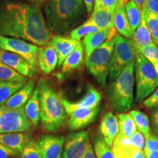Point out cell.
Returning <instances> with one entry per match:
<instances>
[{
	"mask_svg": "<svg viewBox=\"0 0 158 158\" xmlns=\"http://www.w3.org/2000/svg\"><path fill=\"white\" fill-rule=\"evenodd\" d=\"M135 100L141 102L148 98L158 87V74L155 68L141 53L136 52Z\"/></svg>",
	"mask_w": 158,
	"mask_h": 158,
	"instance_id": "cell-6",
	"label": "cell"
},
{
	"mask_svg": "<svg viewBox=\"0 0 158 158\" xmlns=\"http://www.w3.org/2000/svg\"><path fill=\"white\" fill-rule=\"evenodd\" d=\"M0 61L9 68L16 71L23 76L31 78L37 73V70L24 59L14 53L0 48Z\"/></svg>",
	"mask_w": 158,
	"mask_h": 158,
	"instance_id": "cell-13",
	"label": "cell"
},
{
	"mask_svg": "<svg viewBox=\"0 0 158 158\" xmlns=\"http://www.w3.org/2000/svg\"><path fill=\"white\" fill-rule=\"evenodd\" d=\"M0 48L19 55L37 70V56L40 48L22 39L0 35Z\"/></svg>",
	"mask_w": 158,
	"mask_h": 158,
	"instance_id": "cell-9",
	"label": "cell"
},
{
	"mask_svg": "<svg viewBox=\"0 0 158 158\" xmlns=\"http://www.w3.org/2000/svg\"><path fill=\"white\" fill-rule=\"evenodd\" d=\"M144 155L145 158H158V152H147Z\"/></svg>",
	"mask_w": 158,
	"mask_h": 158,
	"instance_id": "cell-46",
	"label": "cell"
},
{
	"mask_svg": "<svg viewBox=\"0 0 158 158\" xmlns=\"http://www.w3.org/2000/svg\"><path fill=\"white\" fill-rule=\"evenodd\" d=\"M135 60L130 62L114 80L109 81L106 88L108 101L116 113L127 111L133 106Z\"/></svg>",
	"mask_w": 158,
	"mask_h": 158,
	"instance_id": "cell-4",
	"label": "cell"
},
{
	"mask_svg": "<svg viewBox=\"0 0 158 158\" xmlns=\"http://www.w3.org/2000/svg\"><path fill=\"white\" fill-rule=\"evenodd\" d=\"M116 35V30L114 27L106 29H100L97 32L86 35L82 42L85 51V58H87L94 50L103 44L106 41L114 38Z\"/></svg>",
	"mask_w": 158,
	"mask_h": 158,
	"instance_id": "cell-15",
	"label": "cell"
},
{
	"mask_svg": "<svg viewBox=\"0 0 158 158\" xmlns=\"http://www.w3.org/2000/svg\"><path fill=\"white\" fill-rule=\"evenodd\" d=\"M130 116L135 122L138 131H139L144 138H147L151 135L149 117L141 110L135 109L130 110Z\"/></svg>",
	"mask_w": 158,
	"mask_h": 158,
	"instance_id": "cell-28",
	"label": "cell"
},
{
	"mask_svg": "<svg viewBox=\"0 0 158 158\" xmlns=\"http://www.w3.org/2000/svg\"><path fill=\"white\" fill-rule=\"evenodd\" d=\"M132 40L135 45L136 51H139L140 49L144 48L154 43L152 37L147 23L145 22L143 15L141 13V21L138 28L134 31Z\"/></svg>",
	"mask_w": 158,
	"mask_h": 158,
	"instance_id": "cell-22",
	"label": "cell"
},
{
	"mask_svg": "<svg viewBox=\"0 0 158 158\" xmlns=\"http://www.w3.org/2000/svg\"><path fill=\"white\" fill-rule=\"evenodd\" d=\"M143 104L144 107L147 108L158 107V87L148 98L144 100Z\"/></svg>",
	"mask_w": 158,
	"mask_h": 158,
	"instance_id": "cell-40",
	"label": "cell"
},
{
	"mask_svg": "<svg viewBox=\"0 0 158 158\" xmlns=\"http://www.w3.org/2000/svg\"><path fill=\"white\" fill-rule=\"evenodd\" d=\"M114 158H145L143 150L132 146L124 145L114 140L112 145Z\"/></svg>",
	"mask_w": 158,
	"mask_h": 158,
	"instance_id": "cell-26",
	"label": "cell"
},
{
	"mask_svg": "<svg viewBox=\"0 0 158 158\" xmlns=\"http://www.w3.org/2000/svg\"><path fill=\"white\" fill-rule=\"evenodd\" d=\"M114 38L115 45L108 76L109 81L114 80L130 62L135 60L137 52L131 39L126 38L120 35H116Z\"/></svg>",
	"mask_w": 158,
	"mask_h": 158,
	"instance_id": "cell-7",
	"label": "cell"
},
{
	"mask_svg": "<svg viewBox=\"0 0 158 158\" xmlns=\"http://www.w3.org/2000/svg\"><path fill=\"white\" fill-rule=\"evenodd\" d=\"M20 152L0 143V158H10L19 155Z\"/></svg>",
	"mask_w": 158,
	"mask_h": 158,
	"instance_id": "cell-41",
	"label": "cell"
},
{
	"mask_svg": "<svg viewBox=\"0 0 158 158\" xmlns=\"http://www.w3.org/2000/svg\"><path fill=\"white\" fill-rule=\"evenodd\" d=\"M27 77L19 73L0 61V81L27 82Z\"/></svg>",
	"mask_w": 158,
	"mask_h": 158,
	"instance_id": "cell-33",
	"label": "cell"
},
{
	"mask_svg": "<svg viewBox=\"0 0 158 158\" xmlns=\"http://www.w3.org/2000/svg\"><path fill=\"white\" fill-rule=\"evenodd\" d=\"M31 127V123L26 115L24 108L0 106V133H23Z\"/></svg>",
	"mask_w": 158,
	"mask_h": 158,
	"instance_id": "cell-8",
	"label": "cell"
},
{
	"mask_svg": "<svg viewBox=\"0 0 158 158\" xmlns=\"http://www.w3.org/2000/svg\"><path fill=\"white\" fill-rule=\"evenodd\" d=\"M24 110L29 122L34 126H37L40 120V101L37 88H35L28 102L26 104Z\"/></svg>",
	"mask_w": 158,
	"mask_h": 158,
	"instance_id": "cell-23",
	"label": "cell"
},
{
	"mask_svg": "<svg viewBox=\"0 0 158 158\" xmlns=\"http://www.w3.org/2000/svg\"><path fill=\"white\" fill-rule=\"evenodd\" d=\"M89 19L100 29H106L114 27V13L107 10L94 8Z\"/></svg>",
	"mask_w": 158,
	"mask_h": 158,
	"instance_id": "cell-24",
	"label": "cell"
},
{
	"mask_svg": "<svg viewBox=\"0 0 158 158\" xmlns=\"http://www.w3.org/2000/svg\"><path fill=\"white\" fill-rule=\"evenodd\" d=\"M64 139L63 135H41L37 141L41 158H62Z\"/></svg>",
	"mask_w": 158,
	"mask_h": 158,
	"instance_id": "cell-11",
	"label": "cell"
},
{
	"mask_svg": "<svg viewBox=\"0 0 158 158\" xmlns=\"http://www.w3.org/2000/svg\"><path fill=\"white\" fill-rule=\"evenodd\" d=\"M99 30H100V29L96 25H94L89 19H88L82 24L78 26L73 30L71 31L70 35L71 38L79 41L82 37H84L86 35L97 32Z\"/></svg>",
	"mask_w": 158,
	"mask_h": 158,
	"instance_id": "cell-32",
	"label": "cell"
},
{
	"mask_svg": "<svg viewBox=\"0 0 158 158\" xmlns=\"http://www.w3.org/2000/svg\"><path fill=\"white\" fill-rule=\"evenodd\" d=\"M80 158H96L95 154H94V149L92 143H89L86 151L84 152V153L83 154V155Z\"/></svg>",
	"mask_w": 158,
	"mask_h": 158,
	"instance_id": "cell-43",
	"label": "cell"
},
{
	"mask_svg": "<svg viewBox=\"0 0 158 158\" xmlns=\"http://www.w3.org/2000/svg\"><path fill=\"white\" fill-rule=\"evenodd\" d=\"M38 89L40 101V120L46 131L55 133L62 125L67 116L60 95L55 92L46 79H40Z\"/></svg>",
	"mask_w": 158,
	"mask_h": 158,
	"instance_id": "cell-3",
	"label": "cell"
},
{
	"mask_svg": "<svg viewBox=\"0 0 158 158\" xmlns=\"http://www.w3.org/2000/svg\"><path fill=\"white\" fill-rule=\"evenodd\" d=\"M89 143V135L86 130L69 133L64 139L62 157L80 158Z\"/></svg>",
	"mask_w": 158,
	"mask_h": 158,
	"instance_id": "cell-10",
	"label": "cell"
},
{
	"mask_svg": "<svg viewBox=\"0 0 158 158\" xmlns=\"http://www.w3.org/2000/svg\"><path fill=\"white\" fill-rule=\"evenodd\" d=\"M85 7H86L87 13H92L93 11L94 0H82Z\"/></svg>",
	"mask_w": 158,
	"mask_h": 158,
	"instance_id": "cell-45",
	"label": "cell"
},
{
	"mask_svg": "<svg viewBox=\"0 0 158 158\" xmlns=\"http://www.w3.org/2000/svg\"><path fill=\"white\" fill-rule=\"evenodd\" d=\"M93 149L96 158H114L113 151L105 141L101 133L95 134L93 137Z\"/></svg>",
	"mask_w": 158,
	"mask_h": 158,
	"instance_id": "cell-30",
	"label": "cell"
},
{
	"mask_svg": "<svg viewBox=\"0 0 158 158\" xmlns=\"http://www.w3.org/2000/svg\"><path fill=\"white\" fill-rule=\"evenodd\" d=\"M141 13L143 15L145 22L149 28L153 41L158 46V15L142 9Z\"/></svg>",
	"mask_w": 158,
	"mask_h": 158,
	"instance_id": "cell-34",
	"label": "cell"
},
{
	"mask_svg": "<svg viewBox=\"0 0 158 158\" xmlns=\"http://www.w3.org/2000/svg\"><path fill=\"white\" fill-rule=\"evenodd\" d=\"M31 140V135L27 132L0 133V143L19 152H21Z\"/></svg>",
	"mask_w": 158,
	"mask_h": 158,
	"instance_id": "cell-21",
	"label": "cell"
},
{
	"mask_svg": "<svg viewBox=\"0 0 158 158\" xmlns=\"http://www.w3.org/2000/svg\"><path fill=\"white\" fill-rule=\"evenodd\" d=\"M131 1H133L140 8H142V6H143V4L145 0H131Z\"/></svg>",
	"mask_w": 158,
	"mask_h": 158,
	"instance_id": "cell-47",
	"label": "cell"
},
{
	"mask_svg": "<svg viewBox=\"0 0 158 158\" xmlns=\"http://www.w3.org/2000/svg\"><path fill=\"white\" fill-rule=\"evenodd\" d=\"M142 9L158 15V0H145Z\"/></svg>",
	"mask_w": 158,
	"mask_h": 158,
	"instance_id": "cell-42",
	"label": "cell"
},
{
	"mask_svg": "<svg viewBox=\"0 0 158 158\" xmlns=\"http://www.w3.org/2000/svg\"><path fill=\"white\" fill-rule=\"evenodd\" d=\"M118 1L119 0H94V8L107 10L114 13Z\"/></svg>",
	"mask_w": 158,
	"mask_h": 158,
	"instance_id": "cell-38",
	"label": "cell"
},
{
	"mask_svg": "<svg viewBox=\"0 0 158 158\" xmlns=\"http://www.w3.org/2000/svg\"><path fill=\"white\" fill-rule=\"evenodd\" d=\"M100 108H76L69 112L68 126L71 130H78L92 124L98 116Z\"/></svg>",
	"mask_w": 158,
	"mask_h": 158,
	"instance_id": "cell-12",
	"label": "cell"
},
{
	"mask_svg": "<svg viewBox=\"0 0 158 158\" xmlns=\"http://www.w3.org/2000/svg\"><path fill=\"white\" fill-rule=\"evenodd\" d=\"M116 141L124 145L132 146L138 149L143 150L145 145V138L139 131H136L133 135L129 138H118L116 137Z\"/></svg>",
	"mask_w": 158,
	"mask_h": 158,
	"instance_id": "cell-35",
	"label": "cell"
},
{
	"mask_svg": "<svg viewBox=\"0 0 158 158\" xmlns=\"http://www.w3.org/2000/svg\"><path fill=\"white\" fill-rule=\"evenodd\" d=\"M128 1H129V0H124V2H125V3H127Z\"/></svg>",
	"mask_w": 158,
	"mask_h": 158,
	"instance_id": "cell-50",
	"label": "cell"
},
{
	"mask_svg": "<svg viewBox=\"0 0 158 158\" xmlns=\"http://www.w3.org/2000/svg\"><path fill=\"white\" fill-rule=\"evenodd\" d=\"M80 44H81L80 41L62 35L52 36L48 43L54 48L58 56V67L62 66L65 59Z\"/></svg>",
	"mask_w": 158,
	"mask_h": 158,
	"instance_id": "cell-16",
	"label": "cell"
},
{
	"mask_svg": "<svg viewBox=\"0 0 158 158\" xmlns=\"http://www.w3.org/2000/svg\"><path fill=\"white\" fill-rule=\"evenodd\" d=\"M138 52L141 53L152 65L158 62V47L155 42L140 49Z\"/></svg>",
	"mask_w": 158,
	"mask_h": 158,
	"instance_id": "cell-37",
	"label": "cell"
},
{
	"mask_svg": "<svg viewBox=\"0 0 158 158\" xmlns=\"http://www.w3.org/2000/svg\"><path fill=\"white\" fill-rule=\"evenodd\" d=\"M114 23L116 31L126 38L132 39L133 31L130 28L126 14V3L119 0L114 13Z\"/></svg>",
	"mask_w": 158,
	"mask_h": 158,
	"instance_id": "cell-19",
	"label": "cell"
},
{
	"mask_svg": "<svg viewBox=\"0 0 158 158\" xmlns=\"http://www.w3.org/2000/svg\"><path fill=\"white\" fill-rule=\"evenodd\" d=\"M0 35L37 46L47 45L52 37L38 6L8 0L0 6Z\"/></svg>",
	"mask_w": 158,
	"mask_h": 158,
	"instance_id": "cell-1",
	"label": "cell"
},
{
	"mask_svg": "<svg viewBox=\"0 0 158 158\" xmlns=\"http://www.w3.org/2000/svg\"><path fill=\"white\" fill-rule=\"evenodd\" d=\"M118 132L116 137L129 138L137 131L135 122L129 114L119 113L117 115Z\"/></svg>",
	"mask_w": 158,
	"mask_h": 158,
	"instance_id": "cell-27",
	"label": "cell"
},
{
	"mask_svg": "<svg viewBox=\"0 0 158 158\" xmlns=\"http://www.w3.org/2000/svg\"><path fill=\"white\" fill-rule=\"evenodd\" d=\"M27 1H29V2H36V1H39V0H27Z\"/></svg>",
	"mask_w": 158,
	"mask_h": 158,
	"instance_id": "cell-49",
	"label": "cell"
},
{
	"mask_svg": "<svg viewBox=\"0 0 158 158\" xmlns=\"http://www.w3.org/2000/svg\"><path fill=\"white\" fill-rule=\"evenodd\" d=\"M21 158H41L38 143L31 140L21 150Z\"/></svg>",
	"mask_w": 158,
	"mask_h": 158,
	"instance_id": "cell-36",
	"label": "cell"
},
{
	"mask_svg": "<svg viewBox=\"0 0 158 158\" xmlns=\"http://www.w3.org/2000/svg\"><path fill=\"white\" fill-rule=\"evenodd\" d=\"M59 95H60L61 101H62L63 106L66 110L67 114H68L69 112H70L73 109H76V108H94L99 107V105H100L102 99V95L100 92L92 86H89L85 95L79 101L76 102H71L68 101L66 98H64L62 96V94H60Z\"/></svg>",
	"mask_w": 158,
	"mask_h": 158,
	"instance_id": "cell-14",
	"label": "cell"
},
{
	"mask_svg": "<svg viewBox=\"0 0 158 158\" xmlns=\"http://www.w3.org/2000/svg\"><path fill=\"white\" fill-rule=\"evenodd\" d=\"M126 14L131 30L134 31L141 21V10L131 0L126 3Z\"/></svg>",
	"mask_w": 158,
	"mask_h": 158,
	"instance_id": "cell-31",
	"label": "cell"
},
{
	"mask_svg": "<svg viewBox=\"0 0 158 158\" xmlns=\"http://www.w3.org/2000/svg\"><path fill=\"white\" fill-rule=\"evenodd\" d=\"M44 11L48 30L56 35L76 29L87 13L82 0H47Z\"/></svg>",
	"mask_w": 158,
	"mask_h": 158,
	"instance_id": "cell-2",
	"label": "cell"
},
{
	"mask_svg": "<svg viewBox=\"0 0 158 158\" xmlns=\"http://www.w3.org/2000/svg\"><path fill=\"white\" fill-rule=\"evenodd\" d=\"M143 152H158V135L151 134L146 138Z\"/></svg>",
	"mask_w": 158,
	"mask_h": 158,
	"instance_id": "cell-39",
	"label": "cell"
},
{
	"mask_svg": "<svg viewBox=\"0 0 158 158\" xmlns=\"http://www.w3.org/2000/svg\"><path fill=\"white\" fill-rule=\"evenodd\" d=\"M153 66H154V68H155V69L156 72H157V74H158V62H156L155 64L153 65Z\"/></svg>",
	"mask_w": 158,
	"mask_h": 158,
	"instance_id": "cell-48",
	"label": "cell"
},
{
	"mask_svg": "<svg viewBox=\"0 0 158 158\" xmlns=\"http://www.w3.org/2000/svg\"><path fill=\"white\" fill-rule=\"evenodd\" d=\"M58 64V56L56 51L50 45L40 48L37 56V65L45 75L53 72Z\"/></svg>",
	"mask_w": 158,
	"mask_h": 158,
	"instance_id": "cell-17",
	"label": "cell"
},
{
	"mask_svg": "<svg viewBox=\"0 0 158 158\" xmlns=\"http://www.w3.org/2000/svg\"><path fill=\"white\" fill-rule=\"evenodd\" d=\"M35 86V83L34 80L30 79L27 81L22 88L20 89L9 98V100L5 102V106L10 108L23 107L34 92Z\"/></svg>",
	"mask_w": 158,
	"mask_h": 158,
	"instance_id": "cell-20",
	"label": "cell"
},
{
	"mask_svg": "<svg viewBox=\"0 0 158 158\" xmlns=\"http://www.w3.org/2000/svg\"><path fill=\"white\" fill-rule=\"evenodd\" d=\"M152 129L154 132L158 134V108L152 116Z\"/></svg>",
	"mask_w": 158,
	"mask_h": 158,
	"instance_id": "cell-44",
	"label": "cell"
},
{
	"mask_svg": "<svg viewBox=\"0 0 158 158\" xmlns=\"http://www.w3.org/2000/svg\"><path fill=\"white\" fill-rule=\"evenodd\" d=\"M115 38L106 41L86 58V66L102 87L106 85L113 56Z\"/></svg>",
	"mask_w": 158,
	"mask_h": 158,
	"instance_id": "cell-5",
	"label": "cell"
},
{
	"mask_svg": "<svg viewBox=\"0 0 158 158\" xmlns=\"http://www.w3.org/2000/svg\"><path fill=\"white\" fill-rule=\"evenodd\" d=\"M100 131L106 143L111 147L118 132L117 116L110 111L105 114L100 122Z\"/></svg>",
	"mask_w": 158,
	"mask_h": 158,
	"instance_id": "cell-18",
	"label": "cell"
},
{
	"mask_svg": "<svg viewBox=\"0 0 158 158\" xmlns=\"http://www.w3.org/2000/svg\"><path fill=\"white\" fill-rule=\"evenodd\" d=\"M26 82L0 81V106H3L17 91L22 88Z\"/></svg>",
	"mask_w": 158,
	"mask_h": 158,
	"instance_id": "cell-29",
	"label": "cell"
},
{
	"mask_svg": "<svg viewBox=\"0 0 158 158\" xmlns=\"http://www.w3.org/2000/svg\"><path fill=\"white\" fill-rule=\"evenodd\" d=\"M83 61H84V47L81 44H80L65 59L62 65V73L68 74L76 70L81 65Z\"/></svg>",
	"mask_w": 158,
	"mask_h": 158,
	"instance_id": "cell-25",
	"label": "cell"
}]
</instances>
